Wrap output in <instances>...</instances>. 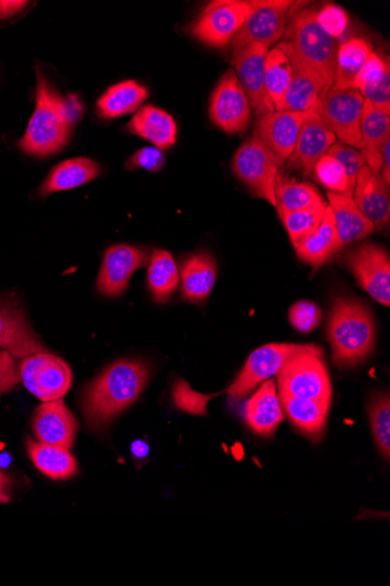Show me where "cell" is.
Here are the masks:
<instances>
[{
    "label": "cell",
    "mask_w": 390,
    "mask_h": 586,
    "mask_svg": "<svg viewBox=\"0 0 390 586\" xmlns=\"http://www.w3.org/2000/svg\"><path fill=\"white\" fill-rule=\"evenodd\" d=\"M289 320L298 331L310 332L320 325L321 310L311 301H299L291 307Z\"/></svg>",
    "instance_id": "60d3db41"
},
{
    "label": "cell",
    "mask_w": 390,
    "mask_h": 586,
    "mask_svg": "<svg viewBox=\"0 0 390 586\" xmlns=\"http://www.w3.org/2000/svg\"><path fill=\"white\" fill-rule=\"evenodd\" d=\"M151 377L144 361H120L102 372L83 394L82 409L86 425L102 430L134 404Z\"/></svg>",
    "instance_id": "7a4b0ae2"
},
{
    "label": "cell",
    "mask_w": 390,
    "mask_h": 586,
    "mask_svg": "<svg viewBox=\"0 0 390 586\" xmlns=\"http://www.w3.org/2000/svg\"><path fill=\"white\" fill-rule=\"evenodd\" d=\"M9 351L0 350V397L12 391L20 382V363Z\"/></svg>",
    "instance_id": "f6af8a7d"
},
{
    "label": "cell",
    "mask_w": 390,
    "mask_h": 586,
    "mask_svg": "<svg viewBox=\"0 0 390 586\" xmlns=\"http://www.w3.org/2000/svg\"><path fill=\"white\" fill-rule=\"evenodd\" d=\"M35 72L37 106L18 146L29 156L43 158L60 153L69 144L80 107L62 96L39 68Z\"/></svg>",
    "instance_id": "6da1fadb"
},
{
    "label": "cell",
    "mask_w": 390,
    "mask_h": 586,
    "mask_svg": "<svg viewBox=\"0 0 390 586\" xmlns=\"http://www.w3.org/2000/svg\"><path fill=\"white\" fill-rule=\"evenodd\" d=\"M209 117L215 127L230 135L245 133L250 125V103L233 70L224 74L212 93Z\"/></svg>",
    "instance_id": "7c38bea8"
},
{
    "label": "cell",
    "mask_w": 390,
    "mask_h": 586,
    "mask_svg": "<svg viewBox=\"0 0 390 586\" xmlns=\"http://www.w3.org/2000/svg\"><path fill=\"white\" fill-rule=\"evenodd\" d=\"M252 12L244 27L230 41L233 52L252 44H261L267 49L284 38L294 2L286 0H258L249 2Z\"/></svg>",
    "instance_id": "ba28073f"
},
{
    "label": "cell",
    "mask_w": 390,
    "mask_h": 586,
    "mask_svg": "<svg viewBox=\"0 0 390 586\" xmlns=\"http://www.w3.org/2000/svg\"><path fill=\"white\" fill-rule=\"evenodd\" d=\"M252 12L249 2L219 0L209 3L188 28V33L211 48H225Z\"/></svg>",
    "instance_id": "9c48e42d"
},
{
    "label": "cell",
    "mask_w": 390,
    "mask_h": 586,
    "mask_svg": "<svg viewBox=\"0 0 390 586\" xmlns=\"http://www.w3.org/2000/svg\"><path fill=\"white\" fill-rule=\"evenodd\" d=\"M268 51L269 49L261 44H252L233 52L230 61L256 117L275 112L266 89L265 66Z\"/></svg>",
    "instance_id": "9a60e30c"
},
{
    "label": "cell",
    "mask_w": 390,
    "mask_h": 586,
    "mask_svg": "<svg viewBox=\"0 0 390 586\" xmlns=\"http://www.w3.org/2000/svg\"><path fill=\"white\" fill-rule=\"evenodd\" d=\"M324 353L300 352L276 373L278 393L331 404L332 387Z\"/></svg>",
    "instance_id": "5b68a950"
},
{
    "label": "cell",
    "mask_w": 390,
    "mask_h": 586,
    "mask_svg": "<svg viewBox=\"0 0 390 586\" xmlns=\"http://www.w3.org/2000/svg\"><path fill=\"white\" fill-rule=\"evenodd\" d=\"M336 141V136L325 127L315 111L301 125L295 150L286 162L289 169L309 177L316 163L328 154Z\"/></svg>",
    "instance_id": "d6986e66"
},
{
    "label": "cell",
    "mask_w": 390,
    "mask_h": 586,
    "mask_svg": "<svg viewBox=\"0 0 390 586\" xmlns=\"http://www.w3.org/2000/svg\"><path fill=\"white\" fill-rule=\"evenodd\" d=\"M0 349L19 360L38 352H49L14 295L0 296Z\"/></svg>",
    "instance_id": "4fadbf2b"
},
{
    "label": "cell",
    "mask_w": 390,
    "mask_h": 586,
    "mask_svg": "<svg viewBox=\"0 0 390 586\" xmlns=\"http://www.w3.org/2000/svg\"><path fill=\"white\" fill-rule=\"evenodd\" d=\"M279 164L267 146L250 137L237 150L233 160V172L249 191L276 206L274 185Z\"/></svg>",
    "instance_id": "30bf717a"
},
{
    "label": "cell",
    "mask_w": 390,
    "mask_h": 586,
    "mask_svg": "<svg viewBox=\"0 0 390 586\" xmlns=\"http://www.w3.org/2000/svg\"><path fill=\"white\" fill-rule=\"evenodd\" d=\"M328 155L336 158L341 164L346 176L349 178L350 188L355 192L357 176L361 167L366 165L361 153L352 148V146L336 141L328 152Z\"/></svg>",
    "instance_id": "ab89813d"
},
{
    "label": "cell",
    "mask_w": 390,
    "mask_h": 586,
    "mask_svg": "<svg viewBox=\"0 0 390 586\" xmlns=\"http://www.w3.org/2000/svg\"><path fill=\"white\" fill-rule=\"evenodd\" d=\"M328 199L343 246L362 240L377 232L360 212L353 196L329 193Z\"/></svg>",
    "instance_id": "4316f807"
},
{
    "label": "cell",
    "mask_w": 390,
    "mask_h": 586,
    "mask_svg": "<svg viewBox=\"0 0 390 586\" xmlns=\"http://www.w3.org/2000/svg\"><path fill=\"white\" fill-rule=\"evenodd\" d=\"M150 261L148 250L129 245H115L105 250L98 279L101 295L116 298L123 295L135 271Z\"/></svg>",
    "instance_id": "e0dca14e"
},
{
    "label": "cell",
    "mask_w": 390,
    "mask_h": 586,
    "mask_svg": "<svg viewBox=\"0 0 390 586\" xmlns=\"http://www.w3.org/2000/svg\"><path fill=\"white\" fill-rule=\"evenodd\" d=\"M220 393L222 392L203 394L192 390L188 383L184 380H178L175 387H173V401H175L176 407L184 412L206 415L208 402Z\"/></svg>",
    "instance_id": "f35d334b"
},
{
    "label": "cell",
    "mask_w": 390,
    "mask_h": 586,
    "mask_svg": "<svg viewBox=\"0 0 390 586\" xmlns=\"http://www.w3.org/2000/svg\"><path fill=\"white\" fill-rule=\"evenodd\" d=\"M380 174L382 175L383 179L389 184L390 183V140L386 143V146L382 153Z\"/></svg>",
    "instance_id": "681fc988"
},
{
    "label": "cell",
    "mask_w": 390,
    "mask_h": 586,
    "mask_svg": "<svg viewBox=\"0 0 390 586\" xmlns=\"http://www.w3.org/2000/svg\"><path fill=\"white\" fill-rule=\"evenodd\" d=\"M327 207L328 205L299 212H278L292 244L306 239L317 232Z\"/></svg>",
    "instance_id": "d590c367"
},
{
    "label": "cell",
    "mask_w": 390,
    "mask_h": 586,
    "mask_svg": "<svg viewBox=\"0 0 390 586\" xmlns=\"http://www.w3.org/2000/svg\"><path fill=\"white\" fill-rule=\"evenodd\" d=\"M166 160L162 151L157 148H143L130 157L125 164L127 171L144 169L150 173H158L165 166Z\"/></svg>",
    "instance_id": "ee69618b"
},
{
    "label": "cell",
    "mask_w": 390,
    "mask_h": 586,
    "mask_svg": "<svg viewBox=\"0 0 390 586\" xmlns=\"http://www.w3.org/2000/svg\"><path fill=\"white\" fill-rule=\"evenodd\" d=\"M353 198L363 216L377 229L388 226L390 219L389 184L380 172L363 165L357 176Z\"/></svg>",
    "instance_id": "ffe728a7"
},
{
    "label": "cell",
    "mask_w": 390,
    "mask_h": 586,
    "mask_svg": "<svg viewBox=\"0 0 390 586\" xmlns=\"http://www.w3.org/2000/svg\"><path fill=\"white\" fill-rule=\"evenodd\" d=\"M21 382L43 403L61 400L72 385L69 364L50 352H38L20 362Z\"/></svg>",
    "instance_id": "8fae6325"
},
{
    "label": "cell",
    "mask_w": 390,
    "mask_h": 586,
    "mask_svg": "<svg viewBox=\"0 0 390 586\" xmlns=\"http://www.w3.org/2000/svg\"><path fill=\"white\" fill-rule=\"evenodd\" d=\"M308 351L324 353L315 345L273 343L255 350L236 381L226 390L230 404L243 402L259 384L276 376L292 356Z\"/></svg>",
    "instance_id": "52a82bcc"
},
{
    "label": "cell",
    "mask_w": 390,
    "mask_h": 586,
    "mask_svg": "<svg viewBox=\"0 0 390 586\" xmlns=\"http://www.w3.org/2000/svg\"><path fill=\"white\" fill-rule=\"evenodd\" d=\"M27 450L34 466L53 480H66L78 472L76 460L66 448L41 444L28 439Z\"/></svg>",
    "instance_id": "1f68e13d"
},
{
    "label": "cell",
    "mask_w": 390,
    "mask_h": 586,
    "mask_svg": "<svg viewBox=\"0 0 390 586\" xmlns=\"http://www.w3.org/2000/svg\"><path fill=\"white\" fill-rule=\"evenodd\" d=\"M284 37L277 48L289 58L290 64L318 76L331 89L337 66L338 40L321 29L317 12L294 6Z\"/></svg>",
    "instance_id": "3957f363"
},
{
    "label": "cell",
    "mask_w": 390,
    "mask_h": 586,
    "mask_svg": "<svg viewBox=\"0 0 390 586\" xmlns=\"http://www.w3.org/2000/svg\"><path fill=\"white\" fill-rule=\"evenodd\" d=\"M132 452L133 455L141 462V460H144L147 458L150 448L145 442L136 441L132 445Z\"/></svg>",
    "instance_id": "f907efd6"
},
{
    "label": "cell",
    "mask_w": 390,
    "mask_h": 586,
    "mask_svg": "<svg viewBox=\"0 0 390 586\" xmlns=\"http://www.w3.org/2000/svg\"><path fill=\"white\" fill-rule=\"evenodd\" d=\"M389 61H384L374 51L368 55L363 68L355 82V89L360 93L373 88L389 70Z\"/></svg>",
    "instance_id": "b9f144b4"
},
{
    "label": "cell",
    "mask_w": 390,
    "mask_h": 586,
    "mask_svg": "<svg viewBox=\"0 0 390 586\" xmlns=\"http://www.w3.org/2000/svg\"><path fill=\"white\" fill-rule=\"evenodd\" d=\"M300 260L314 268L321 267L343 247L330 206L325 210L321 224L310 237L294 244Z\"/></svg>",
    "instance_id": "603a6c76"
},
{
    "label": "cell",
    "mask_w": 390,
    "mask_h": 586,
    "mask_svg": "<svg viewBox=\"0 0 390 586\" xmlns=\"http://www.w3.org/2000/svg\"><path fill=\"white\" fill-rule=\"evenodd\" d=\"M13 485L14 480L12 476L0 469V504H9L11 502Z\"/></svg>",
    "instance_id": "c3c4849f"
},
{
    "label": "cell",
    "mask_w": 390,
    "mask_h": 586,
    "mask_svg": "<svg viewBox=\"0 0 390 586\" xmlns=\"http://www.w3.org/2000/svg\"><path fill=\"white\" fill-rule=\"evenodd\" d=\"M292 66V81L276 111L309 112L317 109L322 92L330 89L318 76Z\"/></svg>",
    "instance_id": "f1b7e54d"
},
{
    "label": "cell",
    "mask_w": 390,
    "mask_h": 586,
    "mask_svg": "<svg viewBox=\"0 0 390 586\" xmlns=\"http://www.w3.org/2000/svg\"><path fill=\"white\" fill-rule=\"evenodd\" d=\"M373 52L372 45L365 39L352 38L338 48L333 88L355 89V82L365 62Z\"/></svg>",
    "instance_id": "836d02e7"
},
{
    "label": "cell",
    "mask_w": 390,
    "mask_h": 586,
    "mask_svg": "<svg viewBox=\"0 0 390 586\" xmlns=\"http://www.w3.org/2000/svg\"><path fill=\"white\" fill-rule=\"evenodd\" d=\"M127 131L153 143L160 151L168 150L177 142L176 121L151 104L138 110L129 122Z\"/></svg>",
    "instance_id": "d4e9b609"
},
{
    "label": "cell",
    "mask_w": 390,
    "mask_h": 586,
    "mask_svg": "<svg viewBox=\"0 0 390 586\" xmlns=\"http://www.w3.org/2000/svg\"><path fill=\"white\" fill-rule=\"evenodd\" d=\"M346 265L358 284L379 304H390V259L387 250L376 244H365L350 250Z\"/></svg>",
    "instance_id": "5bb4252c"
},
{
    "label": "cell",
    "mask_w": 390,
    "mask_h": 586,
    "mask_svg": "<svg viewBox=\"0 0 390 586\" xmlns=\"http://www.w3.org/2000/svg\"><path fill=\"white\" fill-rule=\"evenodd\" d=\"M147 285L154 300L165 304L181 285V275L175 259L164 249H155L150 257Z\"/></svg>",
    "instance_id": "4dcf8cb0"
},
{
    "label": "cell",
    "mask_w": 390,
    "mask_h": 586,
    "mask_svg": "<svg viewBox=\"0 0 390 586\" xmlns=\"http://www.w3.org/2000/svg\"><path fill=\"white\" fill-rule=\"evenodd\" d=\"M216 261L208 253L187 258L182 265V298L195 305L205 302L216 281Z\"/></svg>",
    "instance_id": "484cf974"
},
{
    "label": "cell",
    "mask_w": 390,
    "mask_h": 586,
    "mask_svg": "<svg viewBox=\"0 0 390 586\" xmlns=\"http://www.w3.org/2000/svg\"><path fill=\"white\" fill-rule=\"evenodd\" d=\"M265 71L267 93L276 111L292 81V66L285 52L275 48L268 51Z\"/></svg>",
    "instance_id": "e575fe53"
},
{
    "label": "cell",
    "mask_w": 390,
    "mask_h": 586,
    "mask_svg": "<svg viewBox=\"0 0 390 586\" xmlns=\"http://www.w3.org/2000/svg\"><path fill=\"white\" fill-rule=\"evenodd\" d=\"M148 91L135 80H126L107 90L98 101V112L103 119H117L140 110Z\"/></svg>",
    "instance_id": "d6a6232c"
},
{
    "label": "cell",
    "mask_w": 390,
    "mask_h": 586,
    "mask_svg": "<svg viewBox=\"0 0 390 586\" xmlns=\"http://www.w3.org/2000/svg\"><path fill=\"white\" fill-rule=\"evenodd\" d=\"M328 337L335 362L342 369L353 368L370 356L376 346V323L358 300L336 298L329 318Z\"/></svg>",
    "instance_id": "277c9868"
},
{
    "label": "cell",
    "mask_w": 390,
    "mask_h": 586,
    "mask_svg": "<svg viewBox=\"0 0 390 586\" xmlns=\"http://www.w3.org/2000/svg\"><path fill=\"white\" fill-rule=\"evenodd\" d=\"M362 148L366 165L380 172L382 153L390 140V116L383 114L365 100L361 121Z\"/></svg>",
    "instance_id": "83f0119b"
},
{
    "label": "cell",
    "mask_w": 390,
    "mask_h": 586,
    "mask_svg": "<svg viewBox=\"0 0 390 586\" xmlns=\"http://www.w3.org/2000/svg\"><path fill=\"white\" fill-rule=\"evenodd\" d=\"M277 212H299L327 206L317 188L307 182H297L278 171L274 185Z\"/></svg>",
    "instance_id": "f546056e"
},
{
    "label": "cell",
    "mask_w": 390,
    "mask_h": 586,
    "mask_svg": "<svg viewBox=\"0 0 390 586\" xmlns=\"http://www.w3.org/2000/svg\"><path fill=\"white\" fill-rule=\"evenodd\" d=\"M102 175V167L93 160L79 157L55 165L39 188L41 197L72 191Z\"/></svg>",
    "instance_id": "cb8c5ba5"
},
{
    "label": "cell",
    "mask_w": 390,
    "mask_h": 586,
    "mask_svg": "<svg viewBox=\"0 0 390 586\" xmlns=\"http://www.w3.org/2000/svg\"><path fill=\"white\" fill-rule=\"evenodd\" d=\"M361 95L374 109L390 116V69L382 79L371 89L361 92Z\"/></svg>",
    "instance_id": "bcb514c9"
},
{
    "label": "cell",
    "mask_w": 390,
    "mask_h": 586,
    "mask_svg": "<svg viewBox=\"0 0 390 586\" xmlns=\"http://www.w3.org/2000/svg\"><path fill=\"white\" fill-rule=\"evenodd\" d=\"M312 174L315 181L329 188L330 193L353 196L349 178L346 176L343 167L330 155L322 156L316 163Z\"/></svg>",
    "instance_id": "74e56055"
},
{
    "label": "cell",
    "mask_w": 390,
    "mask_h": 586,
    "mask_svg": "<svg viewBox=\"0 0 390 586\" xmlns=\"http://www.w3.org/2000/svg\"><path fill=\"white\" fill-rule=\"evenodd\" d=\"M278 399L297 431L318 443L327 433L330 405L298 397L278 393Z\"/></svg>",
    "instance_id": "7402d4cb"
},
{
    "label": "cell",
    "mask_w": 390,
    "mask_h": 586,
    "mask_svg": "<svg viewBox=\"0 0 390 586\" xmlns=\"http://www.w3.org/2000/svg\"><path fill=\"white\" fill-rule=\"evenodd\" d=\"M246 424L258 435L273 436L278 425L284 422L275 382L266 381L248 400L243 410Z\"/></svg>",
    "instance_id": "44dd1931"
},
{
    "label": "cell",
    "mask_w": 390,
    "mask_h": 586,
    "mask_svg": "<svg viewBox=\"0 0 390 586\" xmlns=\"http://www.w3.org/2000/svg\"><path fill=\"white\" fill-rule=\"evenodd\" d=\"M32 431L37 442L70 450L74 444L78 422L61 399L43 403L34 411Z\"/></svg>",
    "instance_id": "ac0fdd59"
},
{
    "label": "cell",
    "mask_w": 390,
    "mask_h": 586,
    "mask_svg": "<svg viewBox=\"0 0 390 586\" xmlns=\"http://www.w3.org/2000/svg\"><path fill=\"white\" fill-rule=\"evenodd\" d=\"M24 0H0V20L10 19L28 7Z\"/></svg>",
    "instance_id": "7dc6e473"
},
{
    "label": "cell",
    "mask_w": 390,
    "mask_h": 586,
    "mask_svg": "<svg viewBox=\"0 0 390 586\" xmlns=\"http://www.w3.org/2000/svg\"><path fill=\"white\" fill-rule=\"evenodd\" d=\"M370 420L376 444L387 462L390 455V400L388 392H380L370 404Z\"/></svg>",
    "instance_id": "8d00e7d4"
},
{
    "label": "cell",
    "mask_w": 390,
    "mask_h": 586,
    "mask_svg": "<svg viewBox=\"0 0 390 586\" xmlns=\"http://www.w3.org/2000/svg\"><path fill=\"white\" fill-rule=\"evenodd\" d=\"M275 111L256 117L254 137L263 142L275 156L279 165H284L292 154L296 141L309 116L315 112Z\"/></svg>",
    "instance_id": "2e32d148"
},
{
    "label": "cell",
    "mask_w": 390,
    "mask_h": 586,
    "mask_svg": "<svg viewBox=\"0 0 390 586\" xmlns=\"http://www.w3.org/2000/svg\"><path fill=\"white\" fill-rule=\"evenodd\" d=\"M321 29L338 40L349 27V16L341 8L330 4L317 12Z\"/></svg>",
    "instance_id": "7bdbcfd3"
},
{
    "label": "cell",
    "mask_w": 390,
    "mask_h": 586,
    "mask_svg": "<svg viewBox=\"0 0 390 586\" xmlns=\"http://www.w3.org/2000/svg\"><path fill=\"white\" fill-rule=\"evenodd\" d=\"M365 97L357 89L331 88L322 92L317 114L336 138L355 150L362 148L361 121Z\"/></svg>",
    "instance_id": "8992f818"
}]
</instances>
